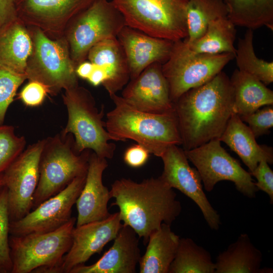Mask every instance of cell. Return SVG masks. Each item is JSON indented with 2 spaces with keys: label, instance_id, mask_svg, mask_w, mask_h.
Listing matches in <instances>:
<instances>
[{
  "label": "cell",
  "instance_id": "obj_1",
  "mask_svg": "<svg viewBox=\"0 0 273 273\" xmlns=\"http://www.w3.org/2000/svg\"><path fill=\"white\" fill-rule=\"evenodd\" d=\"M173 104L185 151L219 140L235 112L233 87L222 71L185 93Z\"/></svg>",
  "mask_w": 273,
  "mask_h": 273
},
{
  "label": "cell",
  "instance_id": "obj_2",
  "mask_svg": "<svg viewBox=\"0 0 273 273\" xmlns=\"http://www.w3.org/2000/svg\"><path fill=\"white\" fill-rule=\"evenodd\" d=\"M110 193L114 199L111 206L118 207L123 224L132 228L145 244L153 232L163 223L171 225L182 210L176 193L161 175L140 183L117 179Z\"/></svg>",
  "mask_w": 273,
  "mask_h": 273
},
{
  "label": "cell",
  "instance_id": "obj_3",
  "mask_svg": "<svg viewBox=\"0 0 273 273\" xmlns=\"http://www.w3.org/2000/svg\"><path fill=\"white\" fill-rule=\"evenodd\" d=\"M114 108L106 114V128L114 141H134L160 157L172 145H181L174 109L162 114L140 111L116 94L109 96Z\"/></svg>",
  "mask_w": 273,
  "mask_h": 273
},
{
  "label": "cell",
  "instance_id": "obj_4",
  "mask_svg": "<svg viewBox=\"0 0 273 273\" xmlns=\"http://www.w3.org/2000/svg\"><path fill=\"white\" fill-rule=\"evenodd\" d=\"M63 101L68 112V121L61 134H72L78 153L90 150L99 157H113L116 145L103 120L104 108L99 111L91 93L77 85L65 90Z\"/></svg>",
  "mask_w": 273,
  "mask_h": 273
},
{
  "label": "cell",
  "instance_id": "obj_5",
  "mask_svg": "<svg viewBox=\"0 0 273 273\" xmlns=\"http://www.w3.org/2000/svg\"><path fill=\"white\" fill-rule=\"evenodd\" d=\"M90 153V150L78 153L70 133L45 139L32 210L62 191L76 177L86 174Z\"/></svg>",
  "mask_w": 273,
  "mask_h": 273
},
{
  "label": "cell",
  "instance_id": "obj_6",
  "mask_svg": "<svg viewBox=\"0 0 273 273\" xmlns=\"http://www.w3.org/2000/svg\"><path fill=\"white\" fill-rule=\"evenodd\" d=\"M76 218L55 231L9 237L11 273H55L72 243Z\"/></svg>",
  "mask_w": 273,
  "mask_h": 273
},
{
  "label": "cell",
  "instance_id": "obj_7",
  "mask_svg": "<svg viewBox=\"0 0 273 273\" xmlns=\"http://www.w3.org/2000/svg\"><path fill=\"white\" fill-rule=\"evenodd\" d=\"M27 27L32 49L27 61L26 79L42 83L51 95L78 85L76 67L64 36L52 39L38 27Z\"/></svg>",
  "mask_w": 273,
  "mask_h": 273
},
{
  "label": "cell",
  "instance_id": "obj_8",
  "mask_svg": "<svg viewBox=\"0 0 273 273\" xmlns=\"http://www.w3.org/2000/svg\"><path fill=\"white\" fill-rule=\"evenodd\" d=\"M126 26L173 42L188 36L189 0H112Z\"/></svg>",
  "mask_w": 273,
  "mask_h": 273
},
{
  "label": "cell",
  "instance_id": "obj_9",
  "mask_svg": "<svg viewBox=\"0 0 273 273\" xmlns=\"http://www.w3.org/2000/svg\"><path fill=\"white\" fill-rule=\"evenodd\" d=\"M235 56L231 53H196L184 39L174 42L169 58L162 64L172 102L188 90L210 81Z\"/></svg>",
  "mask_w": 273,
  "mask_h": 273
},
{
  "label": "cell",
  "instance_id": "obj_10",
  "mask_svg": "<svg viewBox=\"0 0 273 273\" xmlns=\"http://www.w3.org/2000/svg\"><path fill=\"white\" fill-rule=\"evenodd\" d=\"M125 26L122 15L112 1L108 0H97L76 16L67 26L63 36L76 68L86 60L94 45L117 37Z\"/></svg>",
  "mask_w": 273,
  "mask_h": 273
},
{
  "label": "cell",
  "instance_id": "obj_11",
  "mask_svg": "<svg viewBox=\"0 0 273 273\" xmlns=\"http://www.w3.org/2000/svg\"><path fill=\"white\" fill-rule=\"evenodd\" d=\"M218 139L211 140L194 149L185 150L186 155L198 171L207 192L223 180L233 182L237 190L249 198L258 191L250 173L221 146Z\"/></svg>",
  "mask_w": 273,
  "mask_h": 273
},
{
  "label": "cell",
  "instance_id": "obj_12",
  "mask_svg": "<svg viewBox=\"0 0 273 273\" xmlns=\"http://www.w3.org/2000/svg\"><path fill=\"white\" fill-rule=\"evenodd\" d=\"M44 144L43 139L29 146L3 173L10 221L21 219L32 209Z\"/></svg>",
  "mask_w": 273,
  "mask_h": 273
},
{
  "label": "cell",
  "instance_id": "obj_13",
  "mask_svg": "<svg viewBox=\"0 0 273 273\" xmlns=\"http://www.w3.org/2000/svg\"><path fill=\"white\" fill-rule=\"evenodd\" d=\"M86 174L74 178L64 190L48 199L20 219L10 221L11 235L44 233L60 228L72 217V208L84 185Z\"/></svg>",
  "mask_w": 273,
  "mask_h": 273
},
{
  "label": "cell",
  "instance_id": "obj_14",
  "mask_svg": "<svg viewBox=\"0 0 273 273\" xmlns=\"http://www.w3.org/2000/svg\"><path fill=\"white\" fill-rule=\"evenodd\" d=\"M163 163L161 176L172 189L179 191L199 207L210 229L218 230L220 218L209 201L203 189L201 176L189 164L185 150L177 145L169 147L160 157Z\"/></svg>",
  "mask_w": 273,
  "mask_h": 273
},
{
  "label": "cell",
  "instance_id": "obj_15",
  "mask_svg": "<svg viewBox=\"0 0 273 273\" xmlns=\"http://www.w3.org/2000/svg\"><path fill=\"white\" fill-rule=\"evenodd\" d=\"M97 0H15L18 17L27 26L41 29L48 37L64 36L69 23Z\"/></svg>",
  "mask_w": 273,
  "mask_h": 273
},
{
  "label": "cell",
  "instance_id": "obj_16",
  "mask_svg": "<svg viewBox=\"0 0 273 273\" xmlns=\"http://www.w3.org/2000/svg\"><path fill=\"white\" fill-rule=\"evenodd\" d=\"M122 225L117 212L102 220L74 227L71 248L55 273H70L72 268L84 264L95 254H100L107 243L114 240Z\"/></svg>",
  "mask_w": 273,
  "mask_h": 273
},
{
  "label": "cell",
  "instance_id": "obj_17",
  "mask_svg": "<svg viewBox=\"0 0 273 273\" xmlns=\"http://www.w3.org/2000/svg\"><path fill=\"white\" fill-rule=\"evenodd\" d=\"M121 97L129 105L143 112L162 114L174 109L160 63L150 65L131 79Z\"/></svg>",
  "mask_w": 273,
  "mask_h": 273
},
{
  "label": "cell",
  "instance_id": "obj_18",
  "mask_svg": "<svg viewBox=\"0 0 273 273\" xmlns=\"http://www.w3.org/2000/svg\"><path fill=\"white\" fill-rule=\"evenodd\" d=\"M117 38L126 58L130 80L136 78L150 65L165 62L169 57L174 43L127 26L121 30Z\"/></svg>",
  "mask_w": 273,
  "mask_h": 273
},
{
  "label": "cell",
  "instance_id": "obj_19",
  "mask_svg": "<svg viewBox=\"0 0 273 273\" xmlns=\"http://www.w3.org/2000/svg\"><path fill=\"white\" fill-rule=\"evenodd\" d=\"M108 166L107 159L91 152L85 183L75 203L78 213L76 226L102 220L110 214L108 209L110 193L102 180Z\"/></svg>",
  "mask_w": 273,
  "mask_h": 273
},
{
  "label": "cell",
  "instance_id": "obj_20",
  "mask_svg": "<svg viewBox=\"0 0 273 273\" xmlns=\"http://www.w3.org/2000/svg\"><path fill=\"white\" fill-rule=\"evenodd\" d=\"M139 237L130 226L123 224L111 248L95 263L77 265L70 273H134L141 255Z\"/></svg>",
  "mask_w": 273,
  "mask_h": 273
},
{
  "label": "cell",
  "instance_id": "obj_21",
  "mask_svg": "<svg viewBox=\"0 0 273 273\" xmlns=\"http://www.w3.org/2000/svg\"><path fill=\"white\" fill-rule=\"evenodd\" d=\"M87 59L106 74L102 85L109 96L116 94L128 83L130 73L126 58L117 37L103 40L89 51Z\"/></svg>",
  "mask_w": 273,
  "mask_h": 273
},
{
  "label": "cell",
  "instance_id": "obj_22",
  "mask_svg": "<svg viewBox=\"0 0 273 273\" xmlns=\"http://www.w3.org/2000/svg\"><path fill=\"white\" fill-rule=\"evenodd\" d=\"M219 140L239 156L249 172L253 171L261 160L269 164L273 163L272 147L259 145L248 126L235 112L232 114Z\"/></svg>",
  "mask_w": 273,
  "mask_h": 273
},
{
  "label": "cell",
  "instance_id": "obj_23",
  "mask_svg": "<svg viewBox=\"0 0 273 273\" xmlns=\"http://www.w3.org/2000/svg\"><path fill=\"white\" fill-rule=\"evenodd\" d=\"M262 254L251 242L247 234H242L234 243L220 253L215 263V273L272 272L261 268Z\"/></svg>",
  "mask_w": 273,
  "mask_h": 273
},
{
  "label": "cell",
  "instance_id": "obj_24",
  "mask_svg": "<svg viewBox=\"0 0 273 273\" xmlns=\"http://www.w3.org/2000/svg\"><path fill=\"white\" fill-rule=\"evenodd\" d=\"M32 49L28 27L19 18L0 29V64L25 74Z\"/></svg>",
  "mask_w": 273,
  "mask_h": 273
},
{
  "label": "cell",
  "instance_id": "obj_25",
  "mask_svg": "<svg viewBox=\"0 0 273 273\" xmlns=\"http://www.w3.org/2000/svg\"><path fill=\"white\" fill-rule=\"evenodd\" d=\"M170 226L163 223L150 235L146 252L139 263L140 273H168L180 240Z\"/></svg>",
  "mask_w": 273,
  "mask_h": 273
},
{
  "label": "cell",
  "instance_id": "obj_26",
  "mask_svg": "<svg viewBox=\"0 0 273 273\" xmlns=\"http://www.w3.org/2000/svg\"><path fill=\"white\" fill-rule=\"evenodd\" d=\"M234 96V111L248 115L264 106H272L273 92L261 81L239 69L230 78Z\"/></svg>",
  "mask_w": 273,
  "mask_h": 273
},
{
  "label": "cell",
  "instance_id": "obj_27",
  "mask_svg": "<svg viewBox=\"0 0 273 273\" xmlns=\"http://www.w3.org/2000/svg\"><path fill=\"white\" fill-rule=\"evenodd\" d=\"M228 18L236 25L255 29L273 30V0H222Z\"/></svg>",
  "mask_w": 273,
  "mask_h": 273
},
{
  "label": "cell",
  "instance_id": "obj_28",
  "mask_svg": "<svg viewBox=\"0 0 273 273\" xmlns=\"http://www.w3.org/2000/svg\"><path fill=\"white\" fill-rule=\"evenodd\" d=\"M236 25L228 17L212 21L202 36L191 44H187L194 52L218 54L235 55Z\"/></svg>",
  "mask_w": 273,
  "mask_h": 273
},
{
  "label": "cell",
  "instance_id": "obj_29",
  "mask_svg": "<svg viewBox=\"0 0 273 273\" xmlns=\"http://www.w3.org/2000/svg\"><path fill=\"white\" fill-rule=\"evenodd\" d=\"M228 14L222 0H189L186 12L188 36L184 40L192 44L203 35L212 21L228 17Z\"/></svg>",
  "mask_w": 273,
  "mask_h": 273
},
{
  "label": "cell",
  "instance_id": "obj_30",
  "mask_svg": "<svg viewBox=\"0 0 273 273\" xmlns=\"http://www.w3.org/2000/svg\"><path fill=\"white\" fill-rule=\"evenodd\" d=\"M168 273H215L210 253L191 238H180Z\"/></svg>",
  "mask_w": 273,
  "mask_h": 273
},
{
  "label": "cell",
  "instance_id": "obj_31",
  "mask_svg": "<svg viewBox=\"0 0 273 273\" xmlns=\"http://www.w3.org/2000/svg\"><path fill=\"white\" fill-rule=\"evenodd\" d=\"M253 30L247 29L238 40L235 58L239 70L258 79L264 84L273 81V62L258 58L253 47Z\"/></svg>",
  "mask_w": 273,
  "mask_h": 273
},
{
  "label": "cell",
  "instance_id": "obj_32",
  "mask_svg": "<svg viewBox=\"0 0 273 273\" xmlns=\"http://www.w3.org/2000/svg\"><path fill=\"white\" fill-rule=\"evenodd\" d=\"M26 140L18 136L11 125H0V175L23 151Z\"/></svg>",
  "mask_w": 273,
  "mask_h": 273
},
{
  "label": "cell",
  "instance_id": "obj_33",
  "mask_svg": "<svg viewBox=\"0 0 273 273\" xmlns=\"http://www.w3.org/2000/svg\"><path fill=\"white\" fill-rule=\"evenodd\" d=\"M10 217L6 188L0 190V273L11 272L12 263L9 246Z\"/></svg>",
  "mask_w": 273,
  "mask_h": 273
},
{
  "label": "cell",
  "instance_id": "obj_34",
  "mask_svg": "<svg viewBox=\"0 0 273 273\" xmlns=\"http://www.w3.org/2000/svg\"><path fill=\"white\" fill-rule=\"evenodd\" d=\"M25 79V74L0 64V125L4 123L7 109L14 101L18 88Z\"/></svg>",
  "mask_w": 273,
  "mask_h": 273
},
{
  "label": "cell",
  "instance_id": "obj_35",
  "mask_svg": "<svg viewBox=\"0 0 273 273\" xmlns=\"http://www.w3.org/2000/svg\"><path fill=\"white\" fill-rule=\"evenodd\" d=\"M243 122L248 124V127L255 138L270 133L273 126V107L267 106L259 108L248 115L240 116Z\"/></svg>",
  "mask_w": 273,
  "mask_h": 273
},
{
  "label": "cell",
  "instance_id": "obj_36",
  "mask_svg": "<svg viewBox=\"0 0 273 273\" xmlns=\"http://www.w3.org/2000/svg\"><path fill=\"white\" fill-rule=\"evenodd\" d=\"M48 94L50 92L46 85L36 81L29 80L21 90L19 98L26 106L36 107L42 104Z\"/></svg>",
  "mask_w": 273,
  "mask_h": 273
},
{
  "label": "cell",
  "instance_id": "obj_37",
  "mask_svg": "<svg viewBox=\"0 0 273 273\" xmlns=\"http://www.w3.org/2000/svg\"><path fill=\"white\" fill-rule=\"evenodd\" d=\"M255 177V183L258 190L266 193L269 197L270 204L273 203V171L265 160L259 162L254 170L250 172Z\"/></svg>",
  "mask_w": 273,
  "mask_h": 273
},
{
  "label": "cell",
  "instance_id": "obj_38",
  "mask_svg": "<svg viewBox=\"0 0 273 273\" xmlns=\"http://www.w3.org/2000/svg\"><path fill=\"white\" fill-rule=\"evenodd\" d=\"M150 153L144 146L136 144L128 147L125 151L123 160L125 163L132 168H139L147 162Z\"/></svg>",
  "mask_w": 273,
  "mask_h": 273
},
{
  "label": "cell",
  "instance_id": "obj_39",
  "mask_svg": "<svg viewBox=\"0 0 273 273\" xmlns=\"http://www.w3.org/2000/svg\"><path fill=\"white\" fill-rule=\"evenodd\" d=\"M18 18L15 0H0V29Z\"/></svg>",
  "mask_w": 273,
  "mask_h": 273
},
{
  "label": "cell",
  "instance_id": "obj_40",
  "mask_svg": "<svg viewBox=\"0 0 273 273\" xmlns=\"http://www.w3.org/2000/svg\"><path fill=\"white\" fill-rule=\"evenodd\" d=\"M106 74L102 68L94 65V68L87 80L93 85L103 84L106 80Z\"/></svg>",
  "mask_w": 273,
  "mask_h": 273
},
{
  "label": "cell",
  "instance_id": "obj_41",
  "mask_svg": "<svg viewBox=\"0 0 273 273\" xmlns=\"http://www.w3.org/2000/svg\"><path fill=\"white\" fill-rule=\"evenodd\" d=\"M94 68V65L89 61H84L79 64L76 68L77 76L82 79L87 80Z\"/></svg>",
  "mask_w": 273,
  "mask_h": 273
},
{
  "label": "cell",
  "instance_id": "obj_42",
  "mask_svg": "<svg viewBox=\"0 0 273 273\" xmlns=\"http://www.w3.org/2000/svg\"><path fill=\"white\" fill-rule=\"evenodd\" d=\"M4 186V180L3 178V173L0 175V190Z\"/></svg>",
  "mask_w": 273,
  "mask_h": 273
}]
</instances>
